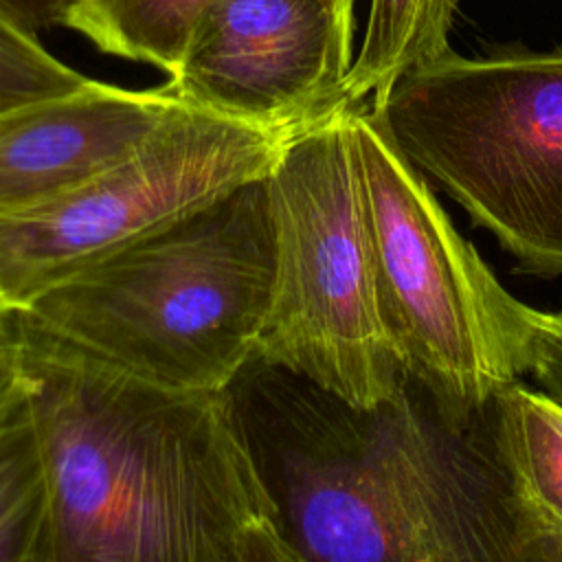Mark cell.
<instances>
[{"instance_id": "2e32d148", "label": "cell", "mask_w": 562, "mask_h": 562, "mask_svg": "<svg viewBox=\"0 0 562 562\" xmlns=\"http://www.w3.org/2000/svg\"><path fill=\"white\" fill-rule=\"evenodd\" d=\"M72 0H0V9L31 33L64 24Z\"/></svg>"}, {"instance_id": "3957f363", "label": "cell", "mask_w": 562, "mask_h": 562, "mask_svg": "<svg viewBox=\"0 0 562 562\" xmlns=\"http://www.w3.org/2000/svg\"><path fill=\"white\" fill-rule=\"evenodd\" d=\"M270 285L261 178L2 310L0 338L31 358L222 391L255 353Z\"/></svg>"}, {"instance_id": "4fadbf2b", "label": "cell", "mask_w": 562, "mask_h": 562, "mask_svg": "<svg viewBox=\"0 0 562 562\" xmlns=\"http://www.w3.org/2000/svg\"><path fill=\"white\" fill-rule=\"evenodd\" d=\"M213 0H72L64 26L99 50L173 75L189 35ZM351 2L353 0H345Z\"/></svg>"}, {"instance_id": "5b68a950", "label": "cell", "mask_w": 562, "mask_h": 562, "mask_svg": "<svg viewBox=\"0 0 562 562\" xmlns=\"http://www.w3.org/2000/svg\"><path fill=\"white\" fill-rule=\"evenodd\" d=\"M367 110L520 270L562 274V53H450L404 72Z\"/></svg>"}, {"instance_id": "e0dca14e", "label": "cell", "mask_w": 562, "mask_h": 562, "mask_svg": "<svg viewBox=\"0 0 562 562\" xmlns=\"http://www.w3.org/2000/svg\"><path fill=\"white\" fill-rule=\"evenodd\" d=\"M29 375L18 351L0 338V419L29 395Z\"/></svg>"}, {"instance_id": "7a4b0ae2", "label": "cell", "mask_w": 562, "mask_h": 562, "mask_svg": "<svg viewBox=\"0 0 562 562\" xmlns=\"http://www.w3.org/2000/svg\"><path fill=\"white\" fill-rule=\"evenodd\" d=\"M224 391L296 562H514L503 501L404 391L360 411L257 353Z\"/></svg>"}, {"instance_id": "5bb4252c", "label": "cell", "mask_w": 562, "mask_h": 562, "mask_svg": "<svg viewBox=\"0 0 562 562\" xmlns=\"http://www.w3.org/2000/svg\"><path fill=\"white\" fill-rule=\"evenodd\" d=\"M88 81L0 9V114L70 94Z\"/></svg>"}, {"instance_id": "30bf717a", "label": "cell", "mask_w": 562, "mask_h": 562, "mask_svg": "<svg viewBox=\"0 0 562 562\" xmlns=\"http://www.w3.org/2000/svg\"><path fill=\"white\" fill-rule=\"evenodd\" d=\"M490 406L514 562H562V404L514 380Z\"/></svg>"}, {"instance_id": "9c48e42d", "label": "cell", "mask_w": 562, "mask_h": 562, "mask_svg": "<svg viewBox=\"0 0 562 562\" xmlns=\"http://www.w3.org/2000/svg\"><path fill=\"white\" fill-rule=\"evenodd\" d=\"M167 88H83L0 114V215L26 211L132 151L178 103Z\"/></svg>"}, {"instance_id": "277c9868", "label": "cell", "mask_w": 562, "mask_h": 562, "mask_svg": "<svg viewBox=\"0 0 562 562\" xmlns=\"http://www.w3.org/2000/svg\"><path fill=\"white\" fill-rule=\"evenodd\" d=\"M353 108L292 134L263 176L272 285L255 353L373 411L408 380L380 314Z\"/></svg>"}, {"instance_id": "7c38bea8", "label": "cell", "mask_w": 562, "mask_h": 562, "mask_svg": "<svg viewBox=\"0 0 562 562\" xmlns=\"http://www.w3.org/2000/svg\"><path fill=\"white\" fill-rule=\"evenodd\" d=\"M0 562H53V487L31 389L0 419Z\"/></svg>"}, {"instance_id": "8fae6325", "label": "cell", "mask_w": 562, "mask_h": 562, "mask_svg": "<svg viewBox=\"0 0 562 562\" xmlns=\"http://www.w3.org/2000/svg\"><path fill=\"white\" fill-rule=\"evenodd\" d=\"M459 0H371L367 33L345 81L347 105L382 97L404 72L450 55Z\"/></svg>"}, {"instance_id": "52a82bcc", "label": "cell", "mask_w": 562, "mask_h": 562, "mask_svg": "<svg viewBox=\"0 0 562 562\" xmlns=\"http://www.w3.org/2000/svg\"><path fill=\"white\" fill-rule=\"evenodd\" d=\"M285 140L180 99L103 171L48 202L0 215L2 303L20 307L70 274L261 180Z\"/></svg>"}, {"instance_id": "ba28073f", "label": "cell", "mask_w": 562, "mask_h": 562, "mask_svg": "<svg viewBox=\"0 0 562 562\" xmlns=\"http://www.w3.org/2000/svg\"><path fill=\"white\" fill-rule=\"evenodd\" d=\"M351 40L345 0H213L165 86L211 114L290 138L347 108Z\"/></svg>"}, {"instance_id": "6da1fadb", "label": "cell", "mask_w": 562, "mask_h": 562, "mask_svg": "<svg viewBox=\"0 0 562 562\" xmlns=\"http://www.w3.org/2000/svg\"><path fill=\"white\" fill-rule=\"evenodd\" d=\"M53 487V562H296L226 391L18 353Z\"/></svg>"}, {"instance_id": "9a60e30c", "label": "cell", "mask_w": 562, "mask_h": 562, "mask_svg": "<svg viewBox=\"0 0 562 562\" xmlns=\"http://www.w3.org/2000/svg\"><path fill=\"white\" fill-rule=\"evenodd\" d=\"M525 373L562 404V310H529L525 336Z\"/></svg>"}, {"instance_id": "ac0fdd59", "label": "cell", "mask_w": 562, "mask_h": 562, "mask_svg": "<svg viewBox=\"0 0 562 562\" xmlns=\"http://www.w3.org/2000/svg\"><path fill=\"white\" fill-rule=\"evenodd\" d=\"M2 310H7V305H4V303H2V299H0V312H2Z\"/></svg>"}, {"instance_id": "8992f818", "label": "cell", "mask_w": 562, "mask_h": 562, "mask_svg": "<svg viewBox=\"0 0 562 562\" xmlns=\"http://www.w3.org/2000/svg\"><path fill=\"white\" fill-rule=\"evenodd\" d=\"M351 140L384 329L406 380L422 384L446 426L459 430L525 373L531 307L459 235L367 103L351 110Z\"/></svg>"}]
</instances>
